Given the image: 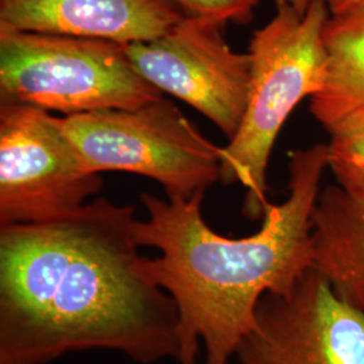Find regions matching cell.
Listing matches in <instances>:
<instances>
[{
  "label": "cell",
  "mask_w": 364,
  "mask_h": 364,
  "mask_svg": "<svg viewBox=\"0 0 364 364\" xmlns=\"http://www.w3.org/2000/svg\"><path fill=\"white\" fill-rule=\"evenodd\" d=\"M131 205L97 197L52 220L0 225V364L109 350L178 363L177 306L147 270Z\"/></svg>",
  "instance_id": "6da1fadb"
},
{
  "label": "cell",
  "mask_w": 364,
  "mask_h": 364,
  "mask_svg": "<svg viewBox=\"0 0 364 364\" xmlns=\"http://www.w3.org/2000/svg\"><path fill=\"white\" fill-rule=\"evenodd\" d=\"M328 144L290 153L289 196L266 209L259 231L227 237L203 216L204 193L164 200L141 195L147 220L136 221L141 247L159 257L147 258V270L169 293L178 312L181 356L177 364H231L254 324L267 293H284L313 267V210L328 169Z\"/></svg>",
  "instance_id": "7a4b0ae2"
},
{
  "label": "cell",
  "mask_w": 364,
  "mask_h": 364,
  "mask_svg": "<svg viewBox=\"0 0 364 364\" xmlns=\"http://www.w3.org/2000/svg\"><path fill=\"white\" fill-rule=\"evenodd\" d=\"M331 13L326 0H311L305 13L279 6L250 42V85L242 123L221 151L220 181L239 182L246 196L243 213L263 219L267 166L279 131L294 108L323 91L328 76L324 30Z\"/></svg>",
  "instance_id": "3957f363"
},
{
  "label": "cell",
  "mask_w": 364,
  "mask_h": 364,
  "mask_svg": "<svg viewBox=\"0 0 364 364\" xmlns=\"http://www.w3.org/2000/svg\"><path fill=\"white\" fill-rule=\"evenodd\" d=\"M161 96L131 65L123 43L0 27V103L69 117L132 109Z\"/></svg>",
  "instance_id": "277c9868"
},
{
  "label": "cell",
  "mask_w": 364,
  "mask_h": 364,
  "mask_svg": "<svg viewBox=\"0 0 364 364\" xmlns=\"http://www.w3.org/2000/svg\"><path fill=\"white\" fill-rule=\"evenodd\" d=\"M82 166L126 171L159 182L169 198H191L220 181L221 151L181 109L161 96L132 109L60 117Z\"/></svg>",
  "instance_id": "5b68a950"
},
{
  "label": "cell",
  "mask_w": 364,
  "mask_h": 364,
  "mask_svg": "<svg viewBox=\"0 0 364 364\" xmlns=\"http://www.w3.org/2000/svg\"><path fill=\"white\" fill-rule=\"evenodd\" d=\"M103 188L85 169L60 117L34 105L0 103V225L52 220Z\"/></svg>",
  "instance_id": "8992f818"
},
{
  "label": "cell",
  "mask_w": 364,
  "mask_h": 364,
  "mask_svg": "<svg viewBox=\"0 0 364 364\" xmlns=\"http://www.w3.org/2000/svg\"><path fill=\"white\" fill-rule=\"evenodd\" d=\"M223 27L186 15L164 36L124 49L146 81L193 107L231 139L247 105L251 58L228 46Z\"/></svg>",
  "instance_id": "52a82bcc"
},
{
  "label": "cell",
  "mask_w": 364,
  "mask_h": 364,
  "mask_svg": "<svg viewBox=\"0 0 364 364\" xmlns=\"http://www.w3.org/2000/svg\"><path fill=\"white\" fill-rule=\"evenodd\" d=\"M239 364H364V313L312 267L284 293H267L242 338Z\"/></svg>",
  "instance_id": "ba28073f"
},
{
  "label": "cell",
  "mask_w": 364,
  "mask_h": 364,
  "mask_svg": "<svg viewBox=\"0 0 364 364\" xmlns=\"http://www.w3.org/2000/svg\"><path fill=\"white\" fill-rule=\"evenodd\" d=\"M186 15L181 0H0V27L123 45L158 38Z\"/></svg>",
  "instance_id": "9c48e42d"
},
{
  "label": "cell",
  "mask_w": 364,
  "mask_h": 364,
  "mask_svg": "<svg viewBox=\"0 0 364 364\" xmlns=\"http://www.w3.org/2000/svg\"><path fill=\"white\" fill-rule=\"evenodd\" d=\"M313 267L364 313V196L326 186L313 210Z\"/></svg>",
  "instance_id": "30bf717a"
},
{
  "label": "cell",
  "mask_w": 364,
  "mask_h": 364,
  "mask_svg": "<svg viewBox=\"0 0 364 364\" xmlns=\"http://www.w3.org/2000/svg\"><path fill=\"white\" fill-rule=\"evenodd\" d=\"M328 76L323 91L311 97V112L328 129L364 105V6L331 16L324 30Z\"/></svg>",
  "instance_id": "8fae6325"
},
{
  "label": "cell",
  "mask_w": 364,
  "mask_h": 364,
  "mask_svg": "<svg viewBox=\"0 0 364 364\" xmlns=\"http://www.w3.org/2000/svg\"><path fill=\"white\" fill-rule=\"evenodd\" d=\"M329 134L328 169L338 186L364 196V105L326 129Z\"/></svg>",
  "instance_id": "7c38bea8"
},
{
  "label": "cell",
  "mask_w": 364,
  "mask_h": 364,
  "mask_svg": "<svg viewBox=\"0 0 364 364\" xmlns=\"http://www.w3.org/2000/svg\"><path fill=\"white\" fill-rule=\"evenodd\" d=\"M188 15L208 18L223 26L232 22L246 25L252 18L260 0H181Z\"/></svg>",
  "instance_id": "4fadbf2b"
},
{
  "label": "cell",
  "mask_w": 364,
  "mask_h": 364,
  "mask_svg": "<svg viewBox=\"0 0 364 364\" xmlns=\"http://www.w3.org/2000/svg\"><path fill=\"white\" fill-rule=\"evenodd\" d=\"M331 16L351 13L364 6V0H326Z\"/></svg>",
  "instance_id": "5bb4252c"
},
{
  "label": "cell",
  "mask_w": 364,
  "mask_h": 364,
  "mask_svg": "<svg viewBox=\"0 0 364 364\" xmlns=\"http://www.w3.org/2000/svg\"><path fill=\"white\" fill-rule=\"evenodd\" d=\"M277 7L279 6H290L294 7L296 10H299V13H305L311 0H274Z\"/></svg>",
  "instance_id": "9a60e30c"
}]
</instances>
